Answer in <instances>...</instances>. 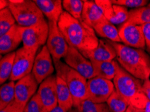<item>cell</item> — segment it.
<instances>
[{
    "label": "cell",
    "instance_id": "6da1fadb",
    "mask_svg": "<svg viewBox=\"0 0 150 112\" xmlns=\"http://www.w3.org/2000/svg\"><path fill=\"white\" fill-rule=\"evenodd\" d=\"M57 24L69 46L80 52L92 51L98 46L100 40L94 28L66 11H63Z\"/></svg>",
    "mask_w": 150,
    "mask_h": 112
},
{
    "label": "cell",
    "instance_id": "7a4b0ae2",
    "mask_svg": "<svg viewBox=\"0 0 150 112\" xmlns=\"http://www.w3.org/2000/svg\"><path fill=\"white\" fill-rule=\"evenodd\" d=\"M110 42L117 52L116 58L120 67L143 81L149 79L150 56L144 50L134 49L119 42Z\"/></svg>",
    "mask_w": 150,
    "mask_h": 112
},
{
    "label": "cell",
    "instance_id": "3957f363",
    "mask_svg": "<svg viewBox=\"0 0 150 112\" xmlns=\"http://www.w3.org/2000/svg\"><path fill=\"white\" fill-rule=\"evenodd\" d=\"M53 63L56 75L65 81L71 92L74 107L79 110L83 101L88 99L87 79L61 60H53Z\"/></svg>",
    "mask_w": 150,
    "mask_h": 112
},
{
    "label": "cell",
    "instance_id": "277c9868",
    "mask_svg": "<svg viewBox=\"0 0 150 112\" xmlns=\"http://www.w3.org/2000/svg\"><path fill=\"white\" fill-rule=\"evenodd\" d=\"M9 8L18 25L26 28L34 26L44 19V15L31 0H9Z\"/></svg>",
    "mask_w": 150,
    "mask_h": 112
},
{
    "label": "cell",
    "instance_id": "5b68a950",
    "mask_svg": "<svg viewBox=\"0 0 150 112\" xmlns=\"http://www.w3.org/2000/svg\"><path fill=\"white\" fill-rule=\"evenodd\" d=\"M113 81L115 91L124 97L130 104L131 100L142 92L144 81L138 79L126 71L118 63L117 74Z\"/></svg>",
    "mask_w": 150,
    "mask_h": 112
},
{
    "label": "cell",
    "instance_id": "8992f818",
    "mask_svg": "<svg viewBox=\"0 0 150 112\" xmlns=\"http://www.w3.org/2000/svg\"><path fill=\"white\" fill-rule=\"evenodd\" d=\"M38 49H28L22 46L16 51L14 63L10 80L18 81L33 71Z\"/></svg>",
    "mask_w": 150,
    "mask_h": 112
},
{
    "label": "cell",
    "instance_id": "52a82bcc",
    "mask_svg": "<svg viewBox=\"0 0 150 112\" xmlns=\"http://www.w3.org/2000/svg\"><path fill=\"white\" fill-rule=\"evenodd\" d=\"M49 32V22L45 18L34 26L24 28L22 32L23 46L28 49H39L47 43Z\"/></svg>",
    "mask_w": 150,
    "mask_h": 112
},
{
    "label": "cell",
    "instance_id": "ba28073f",
    "mask_svg": "<svg viewBox=\"0 0 150 112\" xmlns=\"http://www.w3.org/2000/svg\"><path fill=\"white\" fill-rule=\"evenodd\" d=\"M48 22L49 32L46 46L53 60L60 61L67 55L69 46L59 28L57 23L51 21Z\"/></svg>",
    "mask_w": 150,
    "mask_h": 112
},
{
    "label": "cell",
    "instance_id": "9c48e42d",
    "mask_svg": "<svg viewBox=\"0 0 150 112\" xmlns=\"http://www.w3.org/2000/svg\"><path fill=\"white\" fill-rule=\"evenodd\" d=\"M115 91L113 82L110 80L94 77L88 81V99L94 103H106Z\"/></svg>",
    "mask_w": 150,
    "mask_h": 112
},
{
    "label": "cell",
    "instance_id": "30bf717a",
    "mask_svg": "<svg viewBox=\"0 0 150 112\" xmlns=\"http://www.w3.org/2000/svg\"><path fill=\"white\" fill-rule=\"evenodd\" d=\"M53 64V58L47 46H43L41 50L36 54L32 71L38 84L53 75L55 68Z\"/></svg>",
    "mask_w": 150,
    "mask_h": 112
},
{
    "label": "cell",
    "instance_id": "8fae6325",
    "mask_svg": "<svg viewBox=\"0 0 150 112\" xmlns=\"http://www.w3.org/2000/svg\"><path fill=\"white\" fill-rule=\"evenodd\" d=\"M121 42L134 49H145V41L142 26L126 22L119 28Z\"/></svg>",
    "mask_w": 150,
    "mask_h": 112
},
{
    "label": "cell",
    "instance_id": "7c38bea8",
    "mask_svg": "<svg viewBox=\"0 0 150 112\" xmlns=\"http://www.w3.org/2000/svg\"><path fill=\"white\" fill-rule=\"evenodd\" d=\"M64 63L76 70L86 79L96 77L92 64L78 49L69 46V51L64 58Z\"/></svg>",
    "mask_w": 150,
    "mask_h": 112
},
{
    "label": "cell",
    "instance_id": "4fadbf2b",
    "mask_svg": "<svg viewBox=\"0 0 150 112\" xmlns=\"http://www.w3.org/2000/svg\"><path fill=\"white\" fill-rule=\"evenodd\" d=\"M38 89V83L33 73L26 75L16 83L15 101L26 107Z\"/></svg>",
    "mask_w": 150,
    "mask_h": 112
},
{
    "label": "cell",
    "instance_id": "5bb4252c",
    "mask_svg": "<svg viewBox=\"0 0 150 112\" xmlns=\"http://www.w3.org/2000/svg\"><path fill=\"white\" fill-rule=\"evenodd\" d=\"M36 93L48 111L57 106L56 75H51L42 81L38 87Z\"/></svg>",
    "mask_w": 150,
    "mask_h": 112
},
{
    "label": "cell",
    "instance_id": "9a60e30c",
    "mask_svg": "<svg viewBox=\"0 0 150 112\" xmlns=\"http://www.w3.org/2000/svg\"><path fill=\"white\" fill-rule=\"evenodd\" d=\"M81 53L91 62H104L114 60L117 56L115 48L108 40H100L98 46L90 51Z\"/></svg>",
    "mask_w": 150,
    "mask_h": 112
},
{
    "label": "cell",
    "instance_id": "2e32d148",
    "mask_svg": "<svg viewBox=\"0 0 150 112\" xmlns=\"http://www.w3.org/2000/svg\"><path fill=\"white\" fill-rule=\"evenodd\" d=\"M23 27L17 24L8 32L0 36V52L1 55H6L14 51L22 42Z\"/></svg>",
    "mask_w": 150,
    "mask_h": 112
},
{
    "label": "cell",
    "instance_id": "e0dca14e",
    "mask_svg": "<svg viewBox=\"0 0 150 112\" xmlns=\"http://www.w3.org/2000/svg\"><path fill=\"white\" fill-rule=\"evenodd\" d=\"M48 21L57 23L63 12L61 0H34Z\"/></svg>",
    "mask_w": 150,
    "mask_h": 112
},
{
    "label": "cell",
    "instance_id": "ac0fdd59",
    "mask_svg": "<svg viewBox=\"0 0 150 112\" xmlns=\"http://www.w3.org/2000/svg\"><path fill=\"white\" fill-rule=\"evenodd\" d=\"M103 13L94 1H84L81 20L94 28L98 24L105 20Z\"/></svg>",
    "mask_w": 150,
    "mask_h": 112
},
{
    "label": "cell",
    "instance_id": "d6986e66",
    "mask_svg": "<svg viewBox=\"0 0 150 112\" xmlns=\"http://www.w3.org/2000/svg\"><path fill=\"white\" fill-rule=\"evenodd\" d=\"M57 92L58 106L67 112L72 109L74 107V101L71 92L65 81L57 76Z\"/></svg>",
    "mask_w": 150,
    "mask_h": 112
},
{
    "label": "cell",
    "instance_id": "ffe728a7",
    "mask_svg": "<svg viewBox=\"0 0 150 112\" xmlns=\"http://www.w3.org/2000/svg\"><path fill=\"white\" fill-rule=\"evenodd\" d=\"M96 77H102L107 80L114 79L117 74L118 62L112 60L104 62H91Z\"/></svg>",
    "mask_w": 150,
    "mask_h": 112
},
{
    "label": "cell",
    "instance_id": "44dd1931",
    "mask_svg": "<svg viewBox=\"0 0 150 112\" xmlns=\"http://www.w3.org/2000/svg\"><path fill=\"white\" fill-rule=\"evenodd\" d=\"M94 30L96 34L100 37L105 38L113 42L120 43L121 42L119 29L116 28L115 25L109 22L107 19L98 24L96 26H94Z\"/></svg>",
    "mask_w": 150,
    "mask_h": 112
},
{
    "label": "cell",
    "instance_id": "7402d4cb",
    "mask_svg": "<svg viewBox=\"0 0 150 112\" xmlns=\"http://www.w3.org/2000/svg\"><path fill=\"white\" fill-rule=\"evenodd\" d=\"M16 52H12L1 56L0 62V83L4 85L12 75Z\"/></svg>",
    "mask_w": 150,
    "mask_h": 112
},
{
    "label": "cell",
    "instance_id": "603a6c76",
    "mask_svg": "<svg viewBox=\"0 0 150 112\" xmlns=\"http://www.w3.org/2000/svg\"><path fill=\"white\" fill-rule=\"evenodd\" d=\"M127 22L139 26L150 23V6L129 11V19Z\"/></svg>",
    "mask_w": 150,
    "mask_h": 112
},
{
    "label": "cell",
    "instance_id": "cb8c5ba5",
    "mask_svg": "<svg viewBox=\"0 0 150 112\" xmlns=\"http://www.w3.org/2000/svg\"><path fill=\"white\" fill-rule=\"evenodd\" d=\"M15 86L14 81H10L2 85L0 89V109L4 108L10 105L15 99Z\"/></svg>",
    "mask_w": 150,
    "mask_h": 112
},
{
    "label": "cell",
    "instance_id": "d4e9b609",
    "mask_svg": "<svg viewBox=\"0 0 150 112\" xmlns=\"http://www.w3.org/2000/svg\"><path fill=\"white\" fill-rule=\"evenodd\" d=\"M106 104L112 112H126L130 106L129 103L116 91L108 98Z\"/></svg>",
    "mask_w": 150,
    "mask_h": 112
},
{
    "label": "cell",
    "instance_id": "484cf974",
    "mask_svg": "<svg viewBox=\"0 0 150 112\" xmlns=\"http://www.w3.org/2000/svg\"><path fill=\"white\" fill-rule=\"evenodd\" d=\"M14 17L10 8H7L0 11V36H3L16 25Z\"/></svg>",
    "mask_w": 150,
    "mask_h": 112
},
{
    "label": "cell",
    "instance_id": "4316f807",
    "mask_svg": "<svg viewBox=\"0 0 150 112\" xmlns=\"http://www.w3.org/2000/svg\"><path fill=\"white\" fill-rule=\"evenodd\" d=\"M84 1L81 0H63V8L72 17L81 20Z\"/></svg>",
    "mask_w": 150,
    "mask_h": 112
},
{
    "label": "cell",
    "instance_id": "83f0119b",
    "mask_svg": "<svg viewBox=\"0 0 150 112\" xmlns=\"http://www.w3.org/2000/svg\"><path fill=\"white\" fill-rule=\"evenodd\" d=\"M130 106L139 112H150V100L143 92L138 93L131 100Z\"/></svg>",
    "mask_w": 150,
    "mask_h": 112
},
{
    "label": "cell",
    "instance_id": "f1b7e54d",
    "mask_svg": "<svg viewBox=\"0 0 150 112\" xmlns=\"http://www.w3.org/2000/svg\"><path fill=\"white\" fill-rule=\"evenodd\" d=\"M115 14L109 20L112 24H123L129 19V11L124 6L113 5Z\"/></svg>",
    "mask_w": 150,
    "mask_h": 112
},
{
    "label": "cell",
    "instance_id": "f546056e",
    "mask_svg": "<svg viewBox=\"0 0 150 112\" xmlns=\"http://www.w3.org/2000/svg\"><path fill=\"white\" fill-rule=\"evenodd\" d=\"M81 112H112L105 103L96 104L87 99L81 105L79 110Z\"/></svg>",
    "mask_w": 150,
    "mask_h": 112
},
{
    "label": "cell",
    "instance_id": "4dcf8cb0",
    "mask_svg": "<svg viewBox=\"0 0 150 112\" xmlns=\"http://www.w3.org/2000/svg\"><path fill=\"white\" fill-rule=\"evenodd\" d=\"M24 112H49L42 104L37 93L31 98L26 105Z\"/></svg>",
    "mask_w": 150,
    "mask_h": 112
},
{
    "label": "cell",
    "instance_id": "1f68e13d",
    "mask_svg": "<svg viewBox=\"0 0 150 112\" xmlns=\"http://www.w3.org/2000/svg\"><path fill=\"white\" fill-rule=\"evenodd\" d=\"M94 1L103 13L104 17L109 21L115 14L111 0H95Z\"/></svg>",
    "mask_w": 150,
    "mask_h": 112
},
{
    "label": "cell",
    "instance_id": "d6a6232c",
    "mask_svg": "<svg viewBox=\"0 0 150 112\" xmlns=\"http://www.w3.org/2000/svg\"><path fill=\"white\" fill-rule=\"evenodd\" d=\"M111 2L113 5L135 9L145 7L149 4V1L147 0H111Z\"/></svg>",
    "mask_w": 150,
    "mask_h": 112
},
{
    "label": "cell",
    "instance_id": "836d02e7",
    "mask_svg": "<svg viewBox=\"0 0 150 112\" xmlns=\"http://www.w3.org/2000/svg\"><path fill=\"white\" fill-rule=\"evenodd\" d=\"M26 107L20 104L15 100L8 105L6 108L1 109L0 112H24Z\"/></svg>",
    "mask_w": 150,
    "mask_h": 112
},
{
    "label": "cell",
    "instance_id": "e575fe53",
    "mask_svg": "<svg viewBox=\"0 0 150 112\" xmlns=\"http://www.w3.org/2000/svg\"><path fill=\"white\" fill-rule=\"evenodd\" d=\"M142 27L145 38V46L147 51L150 53V23L142 25Z\"/></svg>",
    "mask_w": 150,
    "mask_h": 112
},
{
    "label": "cell",
    "instance_id": "d590c367",
    "mask_svg": "<svg viewBox=\"0 0 150 112\" xmlns=\"http://www.w3.org/2000/svg\"><path fill=\"white\" fill-rule=\"evenodd\" d=\"M142 92L150 100V80L147 79L144 81L142 87Z\"/></svg>",
    "mask_w": 150,
    "mask_h": 112
},
{
    "label": "cell",
    "instance_id": "8d00e7d4",
    "mask_svg": "<svg viewBox=\"0 0 150 112\" xmlns=\"http://www.w3.org/2000/svg\"><path fill=\"white\" fill-rule=\"evenodd\" d=\"M9 5H10V2H9V1H6V0H1V1H0L1 10L7 8H9Z\"/></svg>",
    "mask_w": 150,
    "mask_h": 112
},
{
    "label": "cell",
    "instance_id": "74e56055",
    "mask_svg": "<svg viewBox=\"0 0 150 112\" xmlns=\"http://www.w3.org/2000/svg\"><path fill=\"white\" fill-rule=\"evenodd\" d=\"M49 112H67L66 110L63 109V108H61V107H59V106H57L56 107H54V109H52Z\"/></svg>",
    "mask_w": 150,
    "mask_h": 112
},
{
    "label": "cell",
    "instance_id": "f35d334b",
    "mask_svg": "<svg viewBox=\"0 0 150 112\" xmlns=\"http://www.w3.org/2000/svg\"><path fill=\"white\" fill-rule=\"evenodd\" d=\"M126 112H139L138 110L137 109H135V107L131 106H129V107H128V109H127V110Z\"/></svg>",
    "mask_w": 150,
    "mask_h": 112
},
{
    "label": "cell",
    "instance_id": "ab89813d",
    "mask_svg": "<svg viewBox=\"0 0 150 112\" xmlns=\"http://www.w3.org/2000/svg\"><path fill=\"white\" fill-rule=\"evenodd\" d=\"M68 112H78V110L77 109H72L71 110H69Z\"/></svg>",
    "mask_w": 150,
    "mask_h": 112
},
{
    "label": "cell",
    "instance_id": "60d3db41",
    "mask_svg": "<svg viewBox=\"0 0 150 112\" xmlns=\"http://www.w3.org/2000/svg\"><path fill=\"white\" fill-rule=\"evenodd\" d=\"M78 112H81V111H78Z\"/></svg>",
    "mask_w": 150,
    "mask_h": 112
},
{
    "label": "cell",
    "instance_id": "b9f144b4",
    "mask_svg": "<svg viewBox=\"0 0 150 112\" xmlns=\"http://www.w3.org/2000/svg\"><path fill=\"white\" fill-rule=\"evenodd\" d=\"M148 5H149V6H150V3H149V4H148Z\"/></svg>",
    "mask_w": 150,
    "mask_h": 112
}]
</instances>
